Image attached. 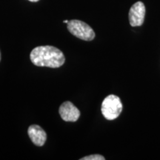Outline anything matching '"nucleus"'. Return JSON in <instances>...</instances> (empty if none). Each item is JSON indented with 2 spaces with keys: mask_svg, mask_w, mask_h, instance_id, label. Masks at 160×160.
Masks as SVG:
<instances>
[{
  "mask_svg": "<svg viewBox=\"0 0 160 160\" xmlns=\"http://www.w3.org/2000/svg\"><path fill=\"white\" fill-rule=\"evenodd\" d=\"M30 2H37L39 1V0H29Z\"/></svg>",
  "mask_w": 160,
  "mask_h": 160,
  "instance_id": "nucleus-8",
  "label": "nucleus"
},
{
  "mask_svg": "<svg viewBox=\"0 0 160 160\" xmlns=\"http://www.w3.org/2000/svg\"><path fill=\"white\" fill-rule=\"evenodd\" d=\"M31 62L39 67L57 68L65 63V57L59 49L53 46L45 45L35 48L31 51Z\"/></svg>",
  "mask_w": 160,
  "mask_h": 160,
  "instance_id": "nucleus-1",
  "label": "nucleus"
},
{
  "mask_svg": "<svg viewBox=\"0 0 160 160\" xmlns=\"http://www.w3.org/2000/svg\"><path fill=\"white\" fill-rule=\"evenodd\" d=\"M105 158L102 155L93 154L82 158L81 160H105Z\"/></svg>",
  "mask_w": 160,
  "mask_h": 160,
  "instance_id": "nucleus-7",
  "label": "nucleus"
},
{
  "mask_svg": "<svg viewBox=\"0 0 160 160\" xmlns=\"http://www.w3.org/2000/svg\"><path fill=\"white\" fill-rule=\"evenodd\" d=\"M63 22H64V23H65V24H68V23L69 22V21H68V20H64Z\"/></svg>",
  "mask_w": 160,
  "mask_h": 160,
  "instance_id": "nucleus-9",
  "label": "nucleus"
},
{
  "mask_svg": "<svg viewBox=\"0 0 160 160\" xmlns=\"http://www.w3.org/2000/svg\"><path fill=\"white\" fill-rule=\"evenodd\" d=\"M0 60H1V53H0Z\"/></svg>",
  "mask_w": 160,
  "mask_h": 160,
  "instance_id": "nucleus-10",
  "label": "nucleus"
},
{
  "mask_svg": "<svg viewBox=\"0 0 160 160\" xmlns=\"http://www.w3.org/2000/svg\"><path fill=\"white\" fill-rule=\"evenodd\" d=\"M122 108V103L119 97L115 95H109L103 100L101 111L106 119L113 120L120 115Z\"/></svg>",
  "mask_w": 160,
  "mask_h": 160,
  "instance_id": "nucleus-2",
  "label": "nucleus"
},
{
  "mask_svg": "<svg viewBox=\"0 0 160 160\" xmlns=\"http://www.w3.org/2000/svg\"><path fill=\"white\" fill-rule=\"evenodd\" d=\"M59 114L65 122H76L80 117V111L71 102H65L59 107Z\"/></svg>",
  "mask_w": 160,
  "mask_h": 160,
  "instance_id": "nucleus-5",
  "label": "nucleus"
},
{
  "mask_svg": "<svg viewBox=\"0 0 160 160\" xmlns=\"http://www.w3.org/2000/svg\"><path fill=\"white\" fill-rule=\"evenodd\" d=\"M145 7L143 2H137L133 4L129 11V22L132 27L141 26L144 22Z\"/></svg>",
  "mask_w": 160,
  "mask_h": 160,
  "instance_id": "nucleus-4",
  "label": "nucleus"
},
{
  "mask_svg": "<svg viewBox=\"0 0 160 160\" xmlns=\"http://www.w3.org/2000/svg\"><path fill=\"white\" fill-rule=\"evenodd\" d=\"M68 29L76 37L85 41H91L95 37V33L91 27L80 20L73 19L69 21Z\"/></svg>",
  "mask_w": 160,
  "mask_h": 160,
  "instance_id": "nucleus-3",
  "label": "nucleus"
},
{
  "mask_svg": "<svg viewBox=\"0 0 160 160\" xmlns=\"http://www.w3.org/2000/svg\"><path fill=\"white\" fill-rule=\"evenodd\" d=\"M29 137L32 142L37 146H42L45 143L47 135L45 131L41 127L37 125H31L28 130Z\"/></svg>",
  "mask_w": 160,
  "mask_h": 160,
  "instance_id": "nucleus-6",
  "label": "nucleus"
}]
</instances>
